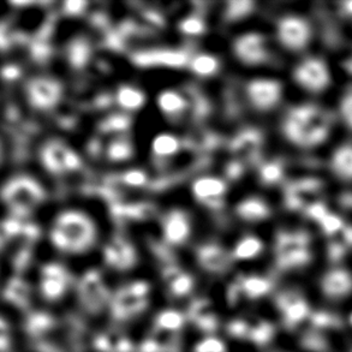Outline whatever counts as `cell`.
I'll return each instance as SVG.
<instances>
[{
  "label": "cell",
  "mask_w": 352,
  "mask_h": 352,
  "mask_svg": "<svg viewBox=\"0 0 352 352\" xmlns=\"http://www.w3.org/2000/svg\"><path fill=\"white\" fill-rule=\"evenodd\" d=\"M333 131V117L316 104H300L286 111L281 133L289 142L302 149H314L329 141Z\"/></svg>",
  "instance_id": "6da1fadb"
},
{
  "label": "cell",
  "mask_w": 352,
  "mask_h": 352,
  "mask_svg": "<svg viewBox=\"0 0 352 352\" xmlns=\"http://www.w3.org/2000/svg\"><path fill=\"white\" fill-rule=\"evenodd\" d=\"M50 239L59 252L81 254L94 245L96 226L85 213L65 210L54 220Z\"/></svg>",
  "instance_id": "7a4b0ae2"
},
{
  "label": "cell",
  "mask_w": 352,
  "mask_h": 352,
  "mask_svg": "<svg viewBox=\"0 0 352 352\" xmlns=\"http://www.w3.org/2000/svg\"><path fill=\"white\" fill-rule=\"evenodd\" d=\"M46 199L40 182L28 175L11 177L0 188V201L16 219H25L38 210Z\"/></svg>",
  "instance_id": "3957f363"
},
{
  "label": "cell",
  "mask_w": 352,
  "mask_h": 352,
  "mask_svg": "<svg viewBox=\"0 0 352 352\" xmlns=\"http://www.w3.org/2000/svg\"><path fill=\"white\" fill-rule=\"evenodd\" d=\"M151 287L146 281H133L120 287L111 297L110 307L112 316L118 321H125L141 314L147 309L148 294Z\"/></svg>",
  "instance_id": "277c9868"
},
{
  "label": "cell",
  "mask_w": 352,
  "mask_h": 352,
  "mask_svg": "<svg viewBox=\"0 0 352 352\" xmlns=\"http://www.w3.org/2000/svg\"><path fill=\"white\" fill-rule=\"evenodd\" d=\"M294 81L310 94L324 93L332 83V72L329 64L320 57L302 59L292 72Z\"/></svg>",
  "instance_id": "5b68a950"
},
{
  "label": "cell",
  "mask_w": 352,
  "mask_h": 352,
  "mask_svg": "<svg viewBox=\"0 0 352 352\" xmlns=\"http://www.w3.org/2000/svg\"><path fill=\"white\" fill-rule=\"evenodd\" d=\"M40 162L43 168L54 176L75 172L81 167V157L60 140H51L40 149Z\"/></svg>",
  "instance_id": "8992f818"
},
{
  "label": "cell",
  "mask_w": 352,
  "mask_h": 352,
  "mask_svg": "<svg viewBox=\"0 0 352 352\" xmlns=\"http://www.w3.org/2000/svg\"><path fill=\"white\" fill-rule=\"evenodd\" d=\"M276 38L283 47L291 52H300L309 46L313 28L308 19L300 14H286L276 27Z\"/></svg>",
  "instance_id": "52a82bcc"
},
{
  "label": "cell",
  "mask_w": 352,
  "mask_h": 352,
  "mask_svg": "<svg viewBox=\"0 0 352 352\" xmlns=\"http://www.w3.org/2000/svg\"><path fill=\"white\" fill-rule=\"evenodd\" d=\"M25 96L29 105L38 111H50L59 105L64 88L57 78L51 76H36L25 85Z\"/></svg>",
  "instance_id": "ba28073f"
},
{
  "label": "cell",
  "mask_w": 352,
  "mask_h": 352,
  "mask_svg": "<svg viewBox=\"0 0 352 352\" xmlns=\"http://www.w3.org/2000/svg\"><path fill=\"white\" fill-rule=\"evenodd\" d=\"M111 295L100 273L96 270L87 272L78 283V300L89 314H99L110 305Z\"/></svg>",
  "instance_id": "9c48e42d"
},
{
  "label": "cell",
  "mask_w": 352,
  "mask_h": 352,
  "mask_svg": "<svg viewBox=\"0 0 352 352\" xmlns=\"http://www.w3.org/2000/svg\"><path fill=\"white\" fill-rule=\"evenodd\" d=\"M191 56L186 48H152L131 54V62L138 67H171L182 69L189 67Z\"/></svg>",
  "instance_id": "30bf717a"
},
{
  "label": "cell",
  "mask_w": 352,
  "mask_h": 352,
  "mask_svg": "<svg viewBox=\"0 0 352 352\" xmlns=\"http://www.w3.org/2000/svg\"><path fill=\"white\" fill-rule=\"evenodd\" d=\"M245 91L248 100L255 110L268 112L280 104L284 87L274 78H256L248 83Z\"/></svg>",
  "instance_id": "8fae6325"
},
{
  "label": "cell",
  "mask_w": 352,
  "mask_h": 352,
  "mask_svg": "<svg viewBox=\"0 0 352 352\" xmlns=\"http://www.w3.org/2000/svg\"><path fill=\"white\" fill-rule=\"evenodd\" d=\"M70 272L60 263L51 262L41 267L38 278V290L43 300L54 302L60 300L72 285Z\"/></svg>",
  "instance_id": "7c38bea8"
},
{
  "label": "cell",
  "mask_w": 352,
  "mask_h": 352,
  "mask_svg": "<svg viewBox=\"0 0 352 352\" xmlns=\"http://www.w3.org/2000/svg\"><path fill=\"white\" fill-rule=\"evenodd\" d=\"M234 56L245 65H261L271 59V50L266 36L258 33H247L238 36L232 45Z\"/></svg>",
  "instance_id": "4fadbf2b"
},
{
  "label": "cell",
  "mask_w": 352,
  "mask_h": 352,
  "mask_svg": "<svg viewBox=\"0 0 352 352\" xmlns=\"http://www.w3.org/2000/svg\"><path fill=\"white\" fill-rule=\"evenodd\" d=\"M276 265L280 270H289L305 265L309 260L303 238L298 234H278L276 242Z\"/></svg>",
  "instance_id": "5bb4252c"
},
{
  "label": "cell",
  "mask_w": 352,
  "mask_h": 352,
  "mask_svg": "<svg viewBox=\"0 0 352 352\" xmlns=\"http://www.w3.org/2000/svg\"><path fill=\"white\" fill-rule=\"evenodd\" d=\"M263 147V135L260 130L248 128L242 130L231 142V152L236 162L243 166L255 165L260 162Z\"/></svg>",
  "instance_id": "9a60e30c"
},
{
  "label": "cell",
  "mask_w": 352,
  "mask_h": 352,
  "mask_svg": "<svg viewBox=\"0 0 352 352\" xmlns=\"http://www.w3.org/2000/svg\"><path fill=\"white\" fill-rule=\"evenodd\" d=\"M106 265L116 271H129L138 262V254L133 243L122 236L110 239L104 248Z\"/></svg>",
  "instance_id": "2e32d148"
},
{
  "label": "cell",
  "mask_w": 352,
  "mask_h": 352,
  "mask_svg": "<svg viewBox=\"0 0 352 352\" xmlns=\"http://www.w3.org/2000/svg\"><path fill=\"white\" fill-rule=\"evenodd\" d=\"M226 190V183L217 177H201L192 184L194 197L210 210H220L223 207Z\"/></svg>",
  "instance_id": "e0dca14e"
},
{
  "label": "cell",
  "mask_w": 352,
  "mask_h": 352,
  "mask_svg": "<svg viewBox=\"0 0 352 352\" xmlns=\"http://www.w3.org/2000/svg\"><path fill=\"white\" fill-rule=\"evenodd\" d=\"M162 228L165 242L172 245H181L190 237V217L186 210H170L162 219Z\"/></svg>",
  "instance_id": "ac0fdd59"
},
{
  "label": "cell",
  "mask_w": 352,
  "mask_h": 352,
  "mask_svg": "<svg viewBox=\"0 0 352 352\" xmlns=\"http://www.w3.org/2000/svg\"><path fill=\"white\" fill-rule=\"evenodd\" d=\"M196 258L202 270L213 274H221L229 270L232 256L220 244L214 242L201 244L196 249Z\"/></svg>",
  "instance_id": "d6986e66"
},
{
  "label": "cell",
  "mask_w": 352,
  "mask_h": 352,
  "mask_svg": "<svg viewBox=\"0 0 352 352\" xmlns=\"http://www.w3.org/2000/svg\"><path fill=\"white\" fill-rule=\"evenodd\" d=\"M276 305L284 316L287 327H295L308 318L309 308L302 296L296 292H284L276 298Z\"/></svg>",
  "instance_id": "ffe728a7"
},
{
  "label": "cell",
  "mask_w": 352,
  "mask_h": 352,
  "mask_svg": "<svg viewBox=\"0 0 352 352\" xmlns=\"http://www.w3.org/2000/svg\"><path fill=\"white\" fill-rule=\"evenodd\" d=\"M321 286L324 294L331 298H340L351 292L352 276L345 270L336 268L324 274Z\"/></svg>",
  "instance_id": "44dd1931"
},
{
  "label": "cell",
  "mask_w": 352,
  "mask_h": 352,
  "mask_svg": "<svg viewBox=\"0 0 352 352\" xmlns=\"http://www.w3.org/2000/svg\"><path fill=\"white\" fill-rule=\"evenodd\" d=\"M162 274L168 291L175 297L186 296L194 287L192 276L181 270L177 265L162 267Z\"/></svg>",
  "instance_id": "7402d4cb"
},
{
  "label": "cell",
  "mask_w": 352,
  "mask_h": 352,
  "mask_svg": "<svg viewBox=\"0 0 352 352\" xmlns=\"http://www.w3.org/2000/svg\"><path fill=\"white\" fill-rule=\"evenodd\" d=\"M189 319L204 332L212 333L218 329V316L210 310V305L205 298H197L188 310Z\"/></svg>",
  "instance_id": "603a6c76"
},
{
  "label": "cell",
  "mask_w": 352,
  "mask_h": 352,
  "mask_svg": "<svg viewBox=\"0 0 352 352\" xmlns=\"http://www.w3.org/2000/svg\"><path fill=\"white\" fill-rule=\"evenodd\" d=\"M329 168L342 181L352 182V143H343L329 157Z\"/></svg>",
  "instance_id": "cb8c5ba5"
},
{
  "label": "cell",
  "mask_w": 352,
  "mask_h": 352,
  "mask_svg": "<svg viewBox=\"0 0 352 352\" xmlns=\"http://www.w3.org/2000/svg\"><path fill=\"white\" fill-rule=\"evenodd\" d=\"M157 107L167 118H182L189 111V104L186 96L175 91H164L157 99Z\"/></svg>",
  "instance_id": "d4e9b609"
},
{
  "label": "cell",
  "mask_w": 352,
  "mask_h": 352,
  "mask_svg": "<svg viewBox=\"0 0 352 352\" xmlns=\"http://www.w3.org/2000/svg\"><path fill=\"white\" fill-rule=\"evenodd\" d=\"M236 213L245 223H260L268 219L271 215V208L267 205L266 201L260 197H249L238 204Z\"/></svg>",
  "instance_id": "484cf974"
},
{
  "label": "cell",
  "mask_w": 352,
  "mask_h": 352,
  "mask_svg": "<svg viewBox=\"0 0 352 352\" xmlns=\"http://www.w3.org/2000/svg\"><path fill=\"white\" fill-rule=\"evenodd\" d=\"M242 297L249 300H257L267 295L273 287L271 279L260 276H241L236 280Z\"/></svg>",
  "instance_id": "4316f807"
},
{
  "label": "cell",
  "mask_w": 352,
  "mask_h": 352,
  "mask_svg": "<svg viewBox=\"0 0 352 352\" xmlns=\"http://www.w3.org/2000/svg\"><path fill=\"white\" fill-rule=\"evenodd\" d=\"M91 57V43L86 38H75L67 45V58L70 67L82 70L87 67Z\"/></svg>",
  "instance_id": "83f0119b"
},
{
  "label": "cell",
  "mask_w": 352,
  "mask_h": 352,
  "mask_svg": "<svg viewBox=\"0 0 352 352\" xmlns=\"http://www.w3.org/2000/svg\"><path fill=\"white\" fill-rule=\"evenodd\" d=\"M116 101L124 110L136 111L140 110L144 105L146 96L136 87L123 85L117 89Z\"/></svg>",
  "instance_id": "f1b7e54d"
},
{
  "label": "cell",
  "mask_w": 352,
  "mask_h": 352,
  "mask_svg": "<svg viewBox=\"0 0 352 352\" xmlns=\"http://www.w3.org/2000/svg\"><path fill=\"white\" fill-rule=\"evenodd\" d=\"M183 147L179 138L171 133H160L153 140V154L157 159H167L176 155Z\"/></svg>",
  "instance_id": "f546056e"
},
{
  "label": "cell",
  "mask_w": 352,
  "mask_h": 352,
  "mask_svg": "<svg viewBox=\"0 0 352 352\" xmlns=\"http://www.w3.org/2000/svg\"><path fill=\"white\" fill-rule=\"evenodd\" d=\"M189 69L196 76H213L220 70V60L213 54L201 53L191 57Z\"/></svg>",
  "instance_id": "4dcf8cb0"
},
{
  "label": "cell",
  "mask_w": 352,
  "mask_h": 352,
  "mask_svg": "<svg viewBox=\"0 0 352 352\" xmlns=\"http://www.w3.org/2000/svg\"><path fill=\"white\" fill-rule=\"evenodd\" d=\"M262 249H263V244H262L261 239L249 234V236L239 239V242L234 248V252L231 254V256L234 260H238V261L250 260V258L256 257L258 254H261Z\"/></svg>",
  "instance_id": "1f68e13d"
},
{
  "label": "cell",
  "mask_w": 352,
  "mask_h": 352,
  "mask_svg": "<svg viewBox=\"0 0 352 352\" xmlns=\"http://www.w3.org/2000/svg\"><path fill=\"white\" fill-rule=\"evenodd\" d=\"M184 315L177 310H164L155 319L157 329L165 332H176L184 324Z\"/></svg>",
  "instance_id": "d6a6232c"
},
{
  "label": "cell",
  "mask_w": 352,
  "mask_h": 352,
  "mask_svg": "<svg viewBox=\"0 0 352 352\" xmlns=\"http://www.w3.org/2000/svg\"><path fill=\"white\" fill-rule=\"evenodd\" d=\"M14 324L9 315L0 311V352H11L14 345Z\"/></svg>",
  "instance_id": "836d02e7"
},
{
  "label": "cell",
  "mask_w": 352,
  "mask_h": 352,
  "mask_svg": "<svg viewBox=\"0 0 352 352\" xmlns=\"http://www.w3.org/2000/svg\"><path fill=\"white\" fill-rule=\"evenodd\" d=\"M107 157L111 162H124L133 157V148L126 136L116 138L107 148Z\"/></svg>",
  "instance_id": "e575fe53"
},
{
  "label": "cell",
  "mask_w": 352,
  "mask_h": 352,
  "mask_svg": "<svg viewBox=\"0 0 352 352\" xmlns=\"http://www.w3.org/2000/svg\"><path fill=\"white\" fill-rule=\"evenodd\" d=\"M260 179L265 186H273L281 181L284 176V167L279 160L263 162L260 166Z\"/></svg>",
  "instance_id": "d590c367"
},
{
  "label": "cell",
  "mask_w": 352,
  "mask_h": 352,
  "mask_svg": "<svg viewBox=\"0 0 352 352\" xmlns=\"http://www.w3.org/2000/svg\"><path fill=\"white\" fill-rule=\"evenodd\" d=\"M131 119L125 115H112L104 119L99 126V130L104 133H117L119 136H125L126 130L130 128Z\"/></svg>",
  "instance_id": "8d00e7d4"
},
{
  "label": "cell",
  "mask_w": 352,
  "mask_h": 352,
  "mask_svg": "<svg viewBox=\"0 0 352 352\" xmlns=\"http://www.w3.org/2000/svg\"><path fill=\"white\" fill-rule=\"evenodd\" d=\"M255 8V4L252 1H230L226 4L225 9L224 19L229 22H236L241 19H245L249 14H252Z\"/></svg>",
  "instance_id": "74e56055"
},
{
  "label": "cell",
  "mask_w": 352,
  "mask_h": 352,
  "mask_svg": "<svg viewBox=\"0 0 352 352\" xmlns=\"http://www.w3.org/2000/svg\"><path fill=\"white\" fill-rule=\"evenodd\" d=\"M274 336V329L267 321H258L257 324L249 327V333L247 338L257 345H265L268 343Z\"/></svg>",
  "instance_id": "f35d334b"
},
{
  "label": "cell",
  "mask_w": 352,
  "mask_h": 352,
  "mask_svg": "<svg viewBox=\"0 0 352 352\" xmlns=\"http://www.w3.org/2000/svg\"><path fill=\"white\" fill-rule=\"evenodd\" d=\"M178 28L181 30V33L189 35V36H197V35H202L205 33L206 27L205 21L202 19L200 16L196 14H191L189 17L182 19Z\"/></svg>",
  "instance_id": "ab89813d"
},
{
  "label": "cell",
  "mask_w": 352,
  "mask_h": 352,
  "mask_svg": "<svg viewBox=\"0 0 352 352\" xmlns=\"http://www.w3.org/2000/svg\"><path fill=\"white\" fill-rule=\"evenodd\" d=\"M338 118L343 125L352 131V88L345 91L339 99Z\"/></svg>",
  "instance_id": "60d3db41"
},
{
  "label": "cell",
  "mask_w": 352,
  "mask_h": 352,
  "mask_svg": "<svg viewBox=\"0 0 352 352\" xmlns=\"http://www.w3.org/2000/svg\"><path fill=\"white\" fill-rule=\"evenodd\" d=\"M54 327V319L47 314H35L28 321V329L33 334H43Z\"/></svg>",
  "instance_id": "b9f144b4"
},
{
  "label": "cell",
  "mask_w": 352,
  "mask_h": 352,
  "mask_svg": "<svg viewBox=\"0 0 352 352\" xmlns=\"http://www.w3.org/2000/svg\"><path fill=\"white\" fill-rule=\"evenodd\" d=\"M119 182L124 186L138 188V186H146L148 178L146 172L141 171V170H129L119 177Z\"/></svg>",
  "instance_id": "7bdbcfd3"
},
{
  "label": "cell",
  "mask_w": 352,
  "mask_h": 352,
  "mask_svg": "<svg viewBox=\"0 0 352 352\" xmlns=\"http://www.w3.org/2000/svg\"><path fill=\"white\" fill-rule=\"evenodd\" d=\"M225 344L220 339L214 337H208V338L201 340L200 343L196 345L195 352H225Z\"/></svg>",
  "instance_id": "ee69618b"
},
{
  "label": "cell",
  "mask_w": 352,
  "mask_h": 352,
  "mask_svg": "<svg viewBox=\"0 0 352 352\" xmlns=\"http://www.w3.org/2000/svg\"><path fill=\"white\" fill-rule=\"evenodd\" d=\"M249 327H250V324H248L247 321L234 320L232 322H230L228 331H229L230 336H232L234 338H247Z\"/></svg>",
  "instance_id": "f6af8a7d"
},
{
  "label": "cell",
  "mask_w": 352,
  "mask_h": 352,
  "mask_svg": "<svg viewBox=\"0 0 352 352\" xmlns=\"http://www.w3.org/2000/svg\"><path fill=\"white\" fill-rule=\"evenodd\" d=\"M87 6L88 4L86 1H67L64 3L63 10L69 16H77V14H81Z\"/></svg>",
  "instance_id": "bcb514c9"
},
{
  "label": "cell",
  "mask_w": 352,
  "mask_h": 352,
  "mask_svg": "<svg viewBox=\"0 0 352 352\" xmlns=\"http://www.w3.org/2000/svg\"><path fill=\"white\" fill-rule=\"evenodd\" d=\"M345 11H346L348 14H352V3H346V4H345Z\"/></svg>",
  "instance_id": "7dc6e473"
},
{
  "label": "cell",
  "mask_w": 352,
  "mask_h": 352,
  "mask_svg": "<svg viewBox=\"0 0 352 352\" xmlns=\"http://www.w3.org/2000/svg\"><path fill=\"white\" fill-rule=\"evenodd\" d=\"M1 155H3V151H1V143H0V160H1Z\"/></svg>",
  "instance_id": "c3c4849f"
},
{
  "label": "cell",
  "mask_w": 352,
  "mask_h": 352,
  "mask_svg": "<svg viewBox=\"0 0 352 352\" xmlns=\"http://www.w3.org/2000/svg\"><path fill=\"white\" fill-rule=\"evenodd\" d=\"M350 321H351V324H352V314H351V316H350Z\"/></svg>",
  "instance_id": "681fc988"
}]
</instances>
